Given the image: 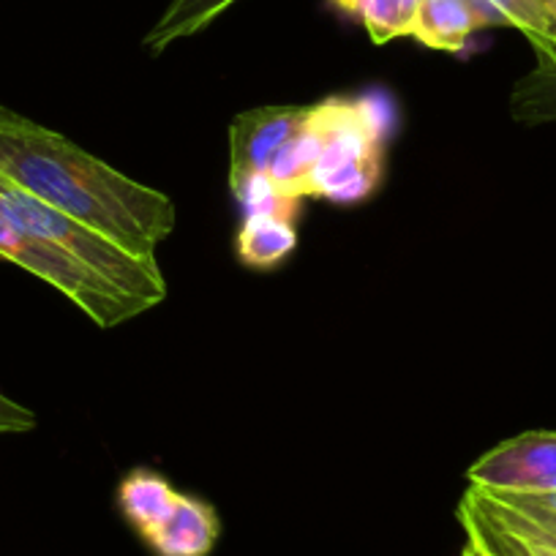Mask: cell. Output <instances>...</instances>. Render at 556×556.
<instances>
[{"label":"cell","instance_id":"16","mask_svg":"<svg viewBox=\"0 0 556 556\" xmlns=\"http://www.w3.org/2000/svg\"><path fill=\"white\" fill-rule=\"evenodd\" d=\"M462 521L467 527L469 543L478 545L485 556H556V548L551 545L534 543V540L521 538V534L480 516L467 500L462 505Z\"/></svg>","mask_w":556,"mask_h":556},{"label":"cell","instance_id":"7","mask_svg":"<svg viewBox=\"0 0 556 556\" xmlns=\"http://www.w3.org/2000/svg\"><path fill=\"white\" fill-rule=\"evenodd\" d=\"M483 25H505L483 0H424L409 36L431 50L458 52Z\"/></svg>","mask_w":556,"mask_h":556},{"label":"cell","instance_id":"14","mask_svg":"<svg viewBox=\"0 0 556 556\" xmlns=\"http://www.w3.org/2000/svg\"><path fill=\"white\" fill-rule=\"evenodd\" d=\"M505 25L521 30L534 55L556 61V17L543 0H483Z\"/></svg>","mask_w":556,"mask_h":556},{"label":"cell","instance_id":"18","mask_svg":"<svg viewBox=\"0 0 556 556\" xmlns=\"http://www.w3.org/2000/svg\"><path fill=\"white\" fill-rule=\"evenodd\" d=\"M36 426V415L20 401L0 393V434H23Z\"/></svg>","mask_w":556,"mask_h":556},{"label":"cell","instance_id":"11","mask_svg":"<svg viewBox=\"0 0 556 556\" xmlns=\"http://www.w3.org/2000/svg\"><path fill=\"white\" fill-rule=\"evenodd\" d=\"M298 232L292 216H278V213H265V216H245L240 224V232L235 238V251L240 262L249 267H276L295 251Z\"/></svg>","mask_w":556,"mask_h":556},{"label":"cell","instance_id":"2","mask_svg":"<svg viewBox=\"0 0 556 556\" xmlns=\"http://www.w3.org/2000/svg\"><path fill=\"white\" fill-rule=\"evenodd\" d=\"M0 207L7 211V216L17 227L36 235V238L50 240L58 249L68 251L74 260H79L96 276L110 281L123 295L137 298L148 308L167 298V281H164L162 267H159L156 260H139V256H134L131 251L117 245L106 235L96 232L88 224L45 205V202L25 194L23 189H17V186L3 178H0Z\"/></svg>","mask_w":556,"mask_h":556},{"label":"cell","instance_id":"12","mask_svg":"<svg viewBox=\"0 0 556 556\" xmlns=\"http://www.w3.org/2000/svg\"><path fill=\"white\" fill-rule=\"evenodd\" d=\"M238 0H169L162 17L146 36V50L159 55L169 45L205 30L213 20L222 17Z\"/></svg>","mask_w":556,"mask_h":556},{"label":"cell","instance_id":"8","mask_svg":"<svg viewBox=\"0 0 556 556\" xmlns=\"http://www.w3.org/2000/svg\"><path fill=\"white\" fill-rule=\"evenodd\" d=\"M146 540L156 556H207L218 540L216 510L197 496L180 494L173 513Z\"/></svg>","mask_w":556,"mask_h":556},{"label":"cell","instance_id":"15","mask_svg":"<svg viewBox=\"0 0 556 556\" xmlns=\"http://www.w3.org/2000/svg\"><path fill=\"white\" fill-rule=\"evenodd\" d=\"M467 502L485 516L489 521L500 523V527L510 529V532L521 534V538L534 540V543H543L556 548V516L545 510H534V507H513L505 502L494 500V496L483 494V491L472 489L467 494Z\"/></svg>","mask_w":556,"mask_h":556},{"label":"cell","instance_id":"5","mask_svg":"<svg viewBox=\"0 0 556 556\" xmlns=\"http://www.w3.org/2000/svg\"><path fill=\"white\" fill-rule=\"evenodd\" d=\"M472 489L494 494L556 491V431H523L500 442L467 472Z\"/></svg>","mask_w":556,"mask_h":556},{"label":"cell","instance_id":"4","mask_svg":"<svg viewBox=\"0 0 556 556\" xmlns=\"http://www.w3.org/2000/svg\"><path fill=\"white\" fill-rule=\"evenodd\" d=\"M325 137L323 156L308 175L303 197H325L330 202L366 200L379 180V131L366 110L352 101H323Z\"/></svg>","mask_w":556,"mask_h":556},{"label":"cell","instance_id":"21","mask_svg":"<svg viewBox=\"0 0 556 556\" xmlns=\"http://www.w3.org/2000/svg\"><path fill=\"white\" fill-rule=\"evenodd\" d=\"M548 9H551V14H554V17H556V0H554V3H551Z\"/></svg>","mask_w":556,"mask_h":556},{"label":"cell","instance_id":"1","mask_svg":"<svg viewBox=\"0 0 556 556\" xmlns=\"http://www.w3.org/2000/svg\"><path fill=\"white\" fill-rule=\"evenodd\" d=\"M0 178L88 224L139 260H156L159 243L175 229V205L167 194L7 106H0Z\"/></svg>","mask_w":556,"mask_h":556},{"label":"cell","instance_id":"20","mask_svg":"<svg viewBox=\"0 0 556 556\" xmlns=\"http://www.w3.org/2000/svg\"><path fill=\"white\" fill-rule=\"evenodd\" d=\"M462 556H485V554H483V551H480L475 543H467V548H464Z\"/></svg>","mask_w":556,"mask_h":556},{"label":"cell","instance_id":"6","mask_svg":"<svg viewBox=\"0 0 556 556\" xmlns=\"http://www.w3.org/2000/svg\"><path fill=\"white\" fill-rule=\"evenodd\" d=\"M312 106L267 104L235 115L229 126V189L251 175H265L287 139L306 123Z\"/></svg>","mask_w":556,"mask_h":556},{"label":"cell","instance_id":"9","mask_svg":"<svg viewBox=\"0 0 556 556\" xmlns=\"http://www.w3.org/2000/svg\"><path fill=\"white\" fill-rule=\"evenodd\" d=\"M325 137H328V126H325L323 104H312L306 123L287 139V146L276 153L270 169H267L273 186L281 194L290 200H301L308 175L314 173L319 156H323Z\"/></svg>","mask_w":556,"mask_h":556},{"label":"cell","instance_id":"10","mask_svg":"<svg viewBox=\"0 0 556 556\" xmlns=\"http://www.w3.org/2000/svg\"><path fill=\"white\" fill-rule=\"evenodd\" d=\"M178 491L164 480L162 475L148 472V469H137L128 475L117 489V502H121L123 516L128 518L134 529L142 538L156 532L164 523V518L173 513L175 502H178Z\"/></svg>","mask_w":556,"mask_h":556},{"label":"cell","instance_id":"13","mask_svg":"<svg viewBox=\"0 0 556 556\" xmlns=\"http://www.w3.org/2000/svg\"><path fill=\"white\" fill-rule=\"evenodd\" d=\"M510 115L523 126L556 123V61L538 58L510 93Z\"/></svg>","mask_w":556,"mask_h":556},{"label":"cell","instance_id":"22","mask_svg":"<svg viewBox=\"0 0 556 556\" xmlns=\"http://www.w3.org/2000/svg\"><path fill=\"white\" fill-rule=\"evenodd\" d=\"M543 3H545V7H551V3H554V0H543Z\"/></svg>","mask_w":556,"mask_h":556},{"label":"cell","instance_id":"3","mask_svg":"<svg viewBox=\"0 0 556 556\" xmlns=\"http://www.w3.org/2000/svg\"><path fill=\"white\" fill-rule=\"evenodd\" d=\"M0 260L14 262L23 270L34 273L36 278L55 287L68 301L77 303L99 328H115V325L148 312L146 303L123 295L110 281L74 260L68 251L17 227L3 207H0Z\"/></svg>","mask_w":556,"mask_h":556},{"label":"cell","instance_id":"19","mask_svg":"<svg viewBox=\"0 0 556 556\" xmlns=\"http://www.w3.org/2000/svg\"><path fill=\"white\" fill-rule=\"evenodd\" d=\"M339 12L344 14H352V17H363L366 14V9L371 7L374 0H330Z\"/></svg>","mask_w":556,"mask_h":556},{"label":"cell","instance_id":"17","mask_svg":"<svg viewBox=\"0 0 556 556\" xmlns=\"http://www.w3.org/2000/svg\"><path fill=\"white\" fill-rule=\"evenodd\" d=\"M420 3L424 0H374L361 17L374 45H388L401 36H409Z\"/></svg>","mask_w":556,"mask_h":556}]
</instances>
